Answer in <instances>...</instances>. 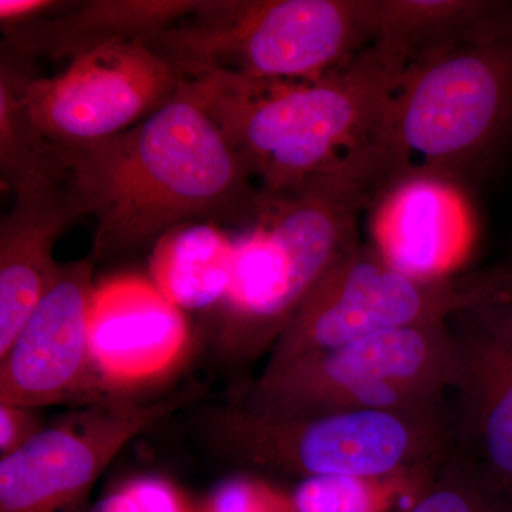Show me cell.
I'll list each match as a JSON object with an SVG mask.
<instances>
[{
    "instance_id": "cell-9",
    "label": "cell",
    "mask_w": 512,
    "mask_h": 512,
    "mask_svg": "<svg viewBox=\"0 0 512 512\" xmlns=\"http://www.w3.org/2000/svg\"><path fill=\"white\" fill-rule=\"evenodd\" d=\"M200 384L153 400L119 397L43 427L0 458V512H82L94 485L137 436L197 402Z\"/></svg>"
},
{
    "instance_id": "cell-4",
    "label": "cell",
    "mask_w": 512,
    "mask_h": 512,
    "mask_svg": "<svg viewBox=\"0 0 512 512\" xmlns=\"http://www.w3.org/2000/svg\"><path fill=\"white\" fill-rule=\"evenodd\" d=\"M191 426L195 440L221 463L299 480L434 473L454 448L448 407L285 417L225 397L195 409Z\"/></svg>"
},
{
    "instance_id": "cell-25",
    "label": "cell",
    "mask_w": 512,
    "mask_h": 512,
    "mask_svg": "<svg viewBox=\"0 0 512 512\" xmlns=\"http://www.w3.org/2000/svg\"><path fill=\"white\" fill-rule=\"evenodd\" d=\"M73 2L62 0H0L2 32L28 25L52 13L69 8Z\"/></svg>"
},
{
    "instance_id": "cell-5",
    "label": "cell",
    "mask_w": 512,
    "mask_h": 512,
    "mask_svg": "<svg viewBox=\"0 0 512 512\" xmlns=\"http://www.w3.org/2000/svg\"><path fill=\"white\" fill-rule=\"evenodd\" d=\"M511 137L512 18L407 67L384 120V180L430 173L460 181Z\"/></svg>"
},
{
    "instance_id": "cell-3",
    "label": "cell",
    "mask_w": 512,
    "mask_h": 512,
    "mask_svg": "<svg viewBox=\"0 0 512 512\" xmlns=\"http://www.w3.org/2000/svg\"><path fill=\"white\" fill-rule=\"evenodd\" d=\"M377 175L313 178L282 195H265L252 224L234 239L227 296L205 315L212 356L244 369L269 355L320 279L360 241V214L380 185Z\"/></svg>"
},
{
    "instance_id": "cell-16",
    "label": "cell",
    "mask_w": 512,
    "mask_h": 512,
    "mask_svg": "<svg viewBox=\"0 0 512 512\" xmlns=\"http://www.w3.org/2000/svg\"><path fill=\"white\" fill-rule=\"evenodd\" d=\"M201 0H86L3 33L2 53L22 62L73 60L111 43H150Z\"/></svg>"
},
{
    "instance_id": "cell-1",
    "label": "cell",
    "mask_w": 512,
    "mask_h": 512,
    "mask_svg": "<svg viewBox=\"0 0 512 512\" xmlns=\"http://www.w3.org/2000/svg\"><path fill=\"white\" fill-rule=\"evenodd\" d=\"M63 151L70 183L96 221L94 264L194 222L248 227L264 201L220 127L181 84L136 126Z\"/></svg>"
},
{
    "instance_id": "cell-21",
    "label": "cell",
    "mask_w": 512,
    "mask_h": 512,
    "mask_svg": "<svg viewBox=\"0 0 512 512\" xmlns=\"http://www.w3.org/2000/svg\"><path fill=\"white\" fill-rule=\"evenodd\" d=\"M406 512H512V495L495 487L454 447Z\"/></svg>"
},
{
    "instance_id": "cell-17",
    "label": "cell",
    "mask_w": 512,
    "mask_h": 512,
    "mask_svg": "<svg viewBox=\"0 0 512 512\" xmlns=\"http://www.w3.org/2000/svg\"><path fill=\"white\" fill-rule=\"evenodd\" d=\"M372 9L370 46L404 69L512 18V3L488 0H372Z\"/></svg>"
},
{
    "instance_id": "cell-6",
    "label": "cell",
    "mask_w": 512,
    "mask_h": 512,
    "mask_svg": "<svg viewBox=\"0 0 512 512\" xmlns=\"http://www.w3.org/2000/svg\"><path fill=\"white\" fill-rule=\"evenodd\" d=\"M372 39V0H201L148 45L181 80L296 82L342 69Z\"/></svg>"
},
{
    "instance_id": "cell-2",
    "label": "cell",
    "mask_w": 512,
    "mask_h": 512,
    "mask_svg": "<svg viewBox=\"0 0 512 512\" xmlns=\"http://www.w3.org/2000/svg\"><path fill=\"white\" fill-rule=\"evenodd\" d=\"M403 66L370 46L336 72L296 82L228 76L181 80L259 190L282 195L339 173L384 180L382 134Z\"/></svg>"
},
{
    "instance_id": "cell-23",
    "label": "cell",
    "mask_w": 512,
    "mask_h": 512,
    "mask_svg": "<svg viewBox=\"0 0 512 512\" xmlns=\"http://www.w3.org/2000/svg\"><path fill=\"white\" fill-rule=\"evenodd\" d=\"M197 512H295L289 495L272 493L248 478H232L215 488Z\"/></svg>"
},
{
    "instance_id": "cell-11",
    "label": "cell",
    "mask_w": 512,
    "mask_h": 512,
    "mask_svg": "<svg viewBox=\"0 0 512 512\" xmlns=\"http://www.w3.org/2000/svg\"><path fill=\"white\" fill-rule=\"evenodd\" d=\"M94 265L90 256L59 262L46 292L0 356V403L40 410L80 399L113 400L101 394L111 393L90 348Z\"/></svg>"
},
{
    "instance_id": "cell-24",
    "label": "cell",
    "mask_w": 512,
    "mask_h": 512,
    "mask_svg": "<svg viewBox=\"0 0 512 512\" xmlns=\"http://www.w3.org/2000/svg\"><path fill=\"white\" fill-rule=\"evenodd\" d=\"M45 427L39 410L0 403V458L29 443Z\"/></svg>"
},
{
    "instance_id": "cell-14",
    "label": "cell",
    "mask_w": 512,
    "mask_h": 512,
    "mask_svg": "<svg viewBox=\"0 0 512 512\" xmlns=\"http://www.w3.org/2000/svg\"><path fill=\"white\" fill-rule=\"evenodd\" d=\"M451 393L454 447L488 480L512 495V350L497 333L464 312Z\"/></svg>"
},
{
    "instance_id": "cell-20",
    "label": "cell",
    "mask_w": 512,
    "mask_h": 512,
    "mask_svg": "<svg viewBox=\"0 0 512 512\" xmlns=\"http://www.w3.org/2000/svg\"><path fill=\"white\" fill-rule=\"evenodd\" d=\"M434 473L305 478L288 495L295 512H406L434 477L426 474Z\"/></svg>"
},
{
    "instance_id": "cell-22",
    "label": "cell",
    "mask_w": 512,
    "mask_h": 512,
    "mask_svg": "<svg viewBox=\"0 0 512 512\" xmlns=\"http://www.w3.org/2000/svg\"><path fill=\"white\" fill-rule=\"evenodd\" d=\"M512 350V266L478 276L476 305L467 311Z\"/></svg>"
},
{
    "instance_id": "cell-7",
    "label": "cell",
    "mask_w": 512,
    "mask_h": 512,
    "mask_svg": "<svg viewBox=\"0 0 512 512\" xmlns=\"http://www.w3.org/2000/svg\"><path fill=\"white\" fill-rule=\"evenodd\" d=\"M457 353L447 322L389 330L259 373L225 397L285 417L443 409Z\"/></svg>"
},
{
    "instance_id": "cell-13",
    "label": "cell",
    "mask_w": 512,
    "mask_h": 512,
    "mask_svg": "<svg viewBox=\"0 0 512 512\" xmlns=\"http://www.w3.org/2000/svg\"><path fill=\"white\" fill-rule=\"evenodd\" d=\"M183 311L140 279H117L96 288L90 348L101 383L113 396L163 379L188 352Z\"/></svg>"
},
{
    "instance_id": "cell-12",
    "label": "cell",
    "mask_w": 512,
    "mask_h": 512,
    "mask_svg": "<svg viewBox=\"0 0 512 512\" xmlns=\"http://www.w3.org/2000/svg\"><path fill=\"white\" fill-rule=\"evenodd\" d=\"M370 242L390 265L419 278H447L474 241V215L460 181L430 173L387 178L369 207Z\"/></svg>"
},
{
    "instance_id": "cell-19",
    "label": "cell",
    "mask_w": 512,
    "mask_h": 512,
    "mask_svg": "<svg viewBox=\"0 0 512 512\" xmlns=\"http://www.w3.org/2000/svg\"><path fill=\"white\" fill-rule=\"evenodd\" d=\"M33 63L0 55V180L13 195L69 183L62 147L46 137L30 116L25 86Z\"/></svg>"
},
{
    "instance_id": "cell-15",
    "label": "cell",
    "mask_w": 512,
    "mask_h": 512,
    "mask_svg": "<svg viewBox=\"0 0 512 512\" xmlns=\"http://www.w3.org/2000/svg\"><path fill=\"white\" fill-rule=\"evenodd\" d=\"M87 212L72 183L16 195L0 221V356L52 282L55 251Z\"/></svg>"
},
{
    "instance_id": "cell-26",
    "label": "cell",
    "mask_w": 512,
    "mask_h": 512,
    "mask_svg": "<svg viewBox=\"0 0 512 512\" xmlns=\"http://www.w3.org/2000/svg\"><path fill=\"white\" fill-rule=\"evenodd\" d=\"M86 512H134L126 494L117 488L92 505Z\"/></svg>"
},
{
    "instance_id": "cell-8",
    "label": "cell",
    "mask_w": 512,
    "mask_h": 512,
    "mask_svg": "<svg viewBox=\"0 0 512 512\" xmlns=\"http://www.w3.org/2000/svg\"><path fill=\"white\" fill-rule=\"evenodd\" d=\"M477 298L478 276L466 281L419 278L394 268L372 245L357 241L320 279L276 340L261 373L377 333L447 322L470 311Z\"/></svg>"
},
{
    "instance_id": "cell-18",
    "label": "cell",
    "mask_w": 512,
    "mask_h": 512,
    "mask_svg": "<svg viewBox=\"0 0 512 512\" xmlns=\"http://www.w3.org/2000/svg\"><path fill=\"white\" fill-rule=\"evenodd\" d=\"M234 268V238L220 225L194 222L165 234L154 245L153 284L181 311L204 312L227 296Z\"/></svg>"
},
{
    "instance_id": "cell-10",
    "label": "cell",
    "mask_w": 512,
    "mask_h": 512,
    "mask_svg": "<svg viewBox=\"0 0 512 512\" xmlns=\"http://www.w3.org/2000/svg\"><path fill=\"white\" fill-rule=\"evenodd\" d=\"M181 77L148 43H111L25 86L32 119L52 143L77 148L117 136L168 103Z\"/></svg>"
}]
</instances>
